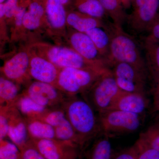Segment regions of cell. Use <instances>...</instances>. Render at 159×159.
Masks as SVG:
<instances>
[{
	"mask_svg": "<svg viewBox=\"0 0 159 159\" xmlns=\"http://www.w3.org/2000/svg\"><path fill=\"white\" fill-rule=\"evenodd\" d=\"M61 107L82 146L101 133L99 118L84 98L77 96L68 97Z\"/></svg>",
	"mask_w": 159,
	"mask_h": 159,
	"instance_id": "1",
	"label": "cell"
},
{
	"mask_svg": "<svg viewBox=\"0 0 159 159\" xmlns=\"http://www.w3.org/2000/svg\"><path fill=\"white\" fill-rule=\"evenodd\" d=\"M110 36L109 54L107 64L110 69L117 62H125L145 71L146 63L139 46L133 38L123 30L122 26L113 23L107 25Z\"/></svg>",
	"mask_w": 159,
	"mask_h": 159,
	"instance_id": "2",
	"label": "cell"
},
{
	"mask_svg": "<svg viewBox=\"0 0 159 159\" xmlns=\"http://www.w3.org/2000/svg\"><path fill=\"white\" fill-rule=\"evenodd\" d=\"M29 48L60 69L74 68L95 70L109 69L105 65L86 59L70 47L37 42L30 44Z\"/></svg>",
	"mask_w": 159,
	"mask_h": 159,
	"instance_id": "3",
	"label": "cell"
},
{
	"mask_svg": "<svg viewBox=\"0 0 159 159\" xmlns=\"http://www.w3.org/2000/svg\"><path fill=\"white\" fill-rule=\"evenodd\" d=\"M122 91L109 69L101 74L81 95L94 110L100 114L110 109L115 99Z\"/></svg>",
	"mask_w": 159,
	"mask_h": 159,
	"instance_id": "4",
	"label": "cell"
},
{
	"mask_svg": "<svg viewBox=\"0 0 159 159\" xmlns=\"http://www.w3.org/2000/svg\"><path fill=\"white\" fill-rule=\"evenodd\" d=\"M103 70L65 68L61 69L56 87L69 96L82 95L103 73Z\"/></svg>",
	"mask_w": 159,
	"mask_h": 159,
	"instance_id": "5",
	"label": "cell"
},
{
	"mask_svg": "<svg viewBox=\"0 0 159 159\" xmlns=\"http://www.w3.org/2000/svg\"><path fill=\"white\" fill-rule=\"evenodd\" d=\"M141 116L118 110H110L99 114L101 133L108 137L136 131L142 124Z\"/></svg>",
	"mask_w": 159,
	"mask_h": 159,
	"instance_id": "6",
	"label": "cell"
},
{
	"mask_svg": "<svg viewBox=\"0 0 159 159\" xmlns=\"http://www.w3.org/2000/svg\"><path fill=\"white\" fill-rule=\"evenodd\" d=\"M111 68L115 80L122 90L144 93L145 71L125 62L116 63Z\"/></svg>",
	"mask_w": 159,
	"mask_h": 159,
	"instance_id": "7",
	"label": "cell"
},
{
	"mask_svg": "<svg viewBox=\"0 0 159 159\" xmlns=\"http://www.w3.org/2000/svg\"><path fill=\"white\" fill-rule=\"evenodd\" d=\"M22 93L47 108L61 106L69 97L52 84L36 80L29 83Z\"/></svg>",
	"mask_w": 159,
	"mask_h": 159,
	"instance_id": "8",
	"label": "cell"
},
{
	"mask_svg": "<svg viewBox=\"0 0 159 159\" xmlns=\"http://www.w3.org/2000/svg\"><path fill=\"white\" fill-rule=\"evenodd\" d=\"M132 12L126 20L134 30L139 32L148 31L158 14L159 0H134Z\"/></svg>",
	"mask_w": 159,
	"mask_h": 159,
	"instance_id": "9",
	"label": "cell"
},
{
	"mask_svg": "<svg viewBox=\"0 0 159 159\" xmlns=\"http://www.w3.org/2000/svg\"><path fill=\"white\" fill-rule=\"evenodd\" d=\"M30 54L29 48L17 52L4 63L1 75L20 85L27 86L31 82L29 75Z\"/></svg>",
	"mask_w": 159,
	"mask_h": 159,
	"instance_id": "10",
	"label": "cell"
},
{
	"mask_svg": "<svg viewBox=\"0 0 159 159\" xmlns=\"http://www.w3.org/2000/svg\"><path fill=\"white\" fill-rule=\"evenodd\" d=\"M30 139L46 159H74V148L77 146L74 143L57 139Z\"/></svg>",
	"mask_w": 159,
	"mask_h": 159,
	"instance_id": "11",
	"label": "cell"
},
{
	"mask_svg": "<svg viewBox=\"0 0 159 159\" xmlns=\"http://www.w3.org/2000/svg\"><path fill=\"white\" fill-rule=\"evenodd\" d=\"M65 37L68 43L69 47L86 59L105 65L107 67L105 59L86 33L71 29L70 32L66 33Z\"/></svg>",
	"mask_w": 159,
	"mask_h": 159,
	"instance_id": "12",
	"label": "cell"
},
{
	"mask_svg": "<svg viewBox=\"0 0 159 159\" xmlns=\"http://www.w3.org/2000/svg\"><path fill=\"white\" fill-rule=\"evenodd\" d=\"M46 29L51 35L65 37L67 11L60 0H46Z\"/></svg>",
	"mask_w": 159,
	"mask_h": 159,
	"instance_id": "13",
	"label": "cell"
},
{
	"mask_svg": "<svg viewBox=\"0 0 159 159\" xmlns=\"http://www.w3.org/2000/svg\"><path fill=\"white\" fill-rule=\"evenodd\" d=\"M29 50L30 54L29 72L31 78L36 81L50 84L56 87L57 77L61 69L29 48Z\"/></svg>",
	"mask_w": 159,
	"mask_h": 159,
	"instance_id": "14",
	"label": "cell"
},
{
	"mask_svg": "<svg viewBox=\"0 0 159 159\" xmlns=\"http://www.w3.org/2000/svg\"><path fill=\"white\" fill-rule=\"evenodd\" d=\"M6 111L8 122V137L20 149L30 141L24 117L15 106H0Z\"/></svg>",
	"mask_w": 159,
	"mask_h": 159,
	"instance_id": "15",
	"label": "cell"
},
{
	"mask_svg": "<svg viewBox=\"0 0 159 159\" xmlns=\"http://www.w3.org/2000/svg\"><path fill=\"white\" fill-rule=\"evenodd\" d=\"M147 105V99L144 93L122 91L115 99L110 110L125 111L141 116L146 111Z\"/></svg>",
	"mask_w": 159,
	"mask_h": 159,
	"instance_id": "16",
	"label": "cell"
},
{
	"mask_svg": "<svg viewBox=\"0 0 159 159\" xmlns=\"http://www.w3.org/2000/svg\"><path fill=\"white\" fill-rule=\"evenodd\" d=\"M46 0H29L23 25L25 31H34L46 29Z\"/></svg>",
	"mask_w": 159,
	"mask_h": 159,
	"instance_id": "17",
	"label": "cell"
},
{
	"mask_svg": "<svg viewBox=\"0 0 159 159\" xmlns=\"http://www.w3.org/2000/svg\"><path fill=\"white\" fill-rule=\"evenodd\" d=\"M66 23L67 26L70 29L85 33L94 28H105L107 26L103 20L92 17L74 10L67 11Z\"/></svg>",
	"mask_w": 159,
	"mask_h": 159,
	"instance_id": "18",
	"label": "cell"
},
{
	"mask_svg": "<svg viewBox=\"0 0 159 159\" xmlns=\"http://www.w3.org/2000/svg\"><path fill=\"white\" fill-rule=\"evenodd\" d=\"M24 117L30 139H56L54 128L50 124L39 119Z\"/></svg>",
	"mask_w": 159,
	"mask_h": 159,
	"instance_id": "19",
	"label": "cell"
},
{
	"mask_svg": "<svg viewBox=\"0 0 159 159\" xmlns=\"http://www.w3.org/2000/svg\"><path fill=\"white\" fill-rule=\"evenodd\" d=\"M20 85L2 75L0 77V106L15 105L21 93Z\"/></svg>",
	"mask_w": 159,
	"mask_h": 159,
	"instance_id": "20",
	"label": "cell"
},
{
	"mask_svg": "<svg viewBox=\"0 0 159 159\" xmlns=\"http://www.w3.org/2000/svg\"><path fill=\"white\" fill-rule=\"evenodd\" d=\"M71 6L73 10L96 18L103 20L107 16L99 0H73Z\"/></svg>",
	"mask_w": 159,
	"mask_h": 159,
	"instance_id": "21",
	"label": "cell"
},
{
	"mask_svg": "<svg viewBox=\"0 0 159 159\" xmlns=\"http://www.w3.org/2000/svg\"><path fill=\"white\" fill-rule=\"evenodd\" d=\"M86 33L92 40L99 53L105 59L107 64L109 54L110 36L106 27H97Z\"/></svg>",
	"mask_w": 159,
	"mask_h": 159,
	"instance_id": "22",
	"label": "cell"
},
{
	"mask_svg": "<svg viewBox=\"0 0 159 159\" xmlns=\"http://www.w3.org/2000/svg\"><path fill=\"white\" fill-rule=\"evenodd\" d=\"M106 13L111 19L113 23L122 26L127 20L128 15L120 0H99Z\"/></svg>",
	"mask_w": 159,
	"mask_h": 159,
	"instance_id": "23",
	"label": "cell"
},
{
	"mask_svg": "<svg viewBox=\"0 0 159 159\" xmlns=\"http://www.w3.org/2000/svg\"><path fill=\"white\" fill-rule=\"evenodd\" d=\"M23 116L34 118L47 108L38 104L29 96L21 93L15 104Z\"/></svg>",
	"mask_w": 159,
	"mask_h": 159,
	"instance_id": "24",
	"label": "cell"
},
{
	"mask_svg": "<svg viewBox=\"0 0 159 159\" xmlns=\"http://www.w3.org/2000/svg\"><path fill=\"white\" fill-rule=\"evenodd\" d=\"M102 134V136L97 139L93 145L89 159H112V148L110 137Z\"/></svg>",
	"mask_w": 159,
	"mask_h": 159,
	"instance_id": "25",
	"label": "cell"
},
{
	"mask_svg": "<svg viewBox=\"0 0 159 159\" xmlns=\"http://www.w3.org/2000/svg\"><path fill=\"white\" fill-rule=\"evenodd\" d=\"M140 145L159 152V122L151 125L140 134L136 141Z\"/></svg>",
	"mask_w": 159,
	"mask_h": 159,
	"instance_id": "26",
	"label": "cell"
},
{
	"mask_svg": "<svg viewBox=\"0 0 159 159\" xmlns=\"http://www.w3.org/2000/svg\"><path fill=\"white\" fill-rule=\"evenodd\" d=\"M20 158V150L17 145L6 139L0 140V159Z\"/></svg>",
	"mask_w": 159,
	"mask_h": 159,
	"instance_id": "27",
	"label": "cell"
},
{
	"mask_svg": "<svg viewBox=\"0 0 159 159\" xmlns=\"http://www.w3.org/2000/svg\"><path fill=\"white\" fill-rule=\"evenodd\" d=\"M144 47L146 57L150 64L159 71V44L157 42L146 38Z\"/></svg>",
	"mask_w": 159,
	"mask_h": 159,
	"instance_id": "28",
	"label": "cell"
},
{
	"mask_svg": "<svg viewBox=\"0 0 159 159\" xmlns=\"http://www.w3.org/2000/svg\"><path fill=\"white\" fill-rule=\"evenodd\" d=\"M20 159H46L37 148L29 141L28 144L20 149Z\"/></svg>",
	"mask_w": 159,
	"mask_h": 159,
	"instance_id": "29",
	"label": "cell"
},
{
	"mask_svg": "<svg viewBox=\"0 0 159 159\" xmlns=\"http://www.w3.org/2000/svg\"><path fill=\"white\" fill-rule=\"evenodd\" d=\"M20 0H6L4 2L5 7V20L6 25L11 26L16 12L17 10Z\"/></svg>",
	"mask_w": 159,
	"mask_h": 159,
	"instance_id": "30",
	"label": "cell"
},
{
	"mask_svg": "<svg viewBox=\"0 0 159 159\" xmlns=\"http://www.w3.org/2000/svg\"><path fill=\"white\" fill-rule=\"evenodd\" d=\"M139 151V146L135 142L132 146L119 152L112 159H137Z\"/></svg>",
	"mask_w": 159,
	"mask_h": 159,
	"instance_id": "31",
	"label": "cell"
},
{
	"mask_svg": "<svg viewBox=\"0 0 159 159\" xmlns=\"http://www.w3.org/2000/svg\"><path fill=\"white\" fill-rule=\"evenodd\" d=\"M139 147V153L137 159H159V152L153 148L142 146L137 142Z\"/></svg>",
	"mask_w": 159,
	"mask_h": 159,
	"instance_id": "32",
	"label": "cell"
},
{
	"mask_svg": "<svg viewBox=\"0 0 159 159\" xmlns=\"http://www.w3.org/2000/svg\"><path fill=\"white\" fill-rule=\"evenodd\" d=\"M9 122L6 111L0 107V140L8 138Z\"/></svg>",
	"mask_w": 159,
	"mask_h": 159,
	"instance_id": "33",
	"label": "cell"
},
{
	"mask_svg": "<svg viewBox=\"0 0 159 159\" xmlns=\"http://www.w3.org/2000/svg\"><path fill=\"white\" fill-rule=\"evenodd\" d=\"M148 31L149 32V35L146 38L159 43V14L157 15L156 17L149 27Z\"/></svg>",
	"mask_w": 159,
	"mask_h": 159,
	"instance_id": "34",
	"label": "cell"
},
{
	"mask_svg": "<svg viewBox=\"0 0 159 159\" xmlns=\"http://www.w3.org/2000/svg\"><path fill=\"white\" fill-rule=\"evenodd\" d=\"M157 76V87L155 92V103L159 102V71Z\"/></svg>",
	"mask_w": 159,
	"mask_h": 159,
	"instance_id": "35",
	"label": "cell"
},
{
	"mask_svg": "<svg viewBox=\"0 0 159 159\" xmlns=\"http://www.w3.org/2000/svg\"><path fill=\"white\" fill-rule=\"evenodd\" d=\"M134 0H120L122 6L125 9H129L131 6Z\"/></svg>",
	"mask_w": 159,
	"mask_h": 159,
	"instance_id": "36",
	"label": "cell"
},
{
	"mask_svg": "<svg viewBox=\"0 0 159 159\" xmlns=\"http://www.w3.org/2000/svg\"><path fill=\"white\" fill-rule=\"evenodd\" d=\"M65 7L72 6L73 0H60Z\"/></svg>",
	"mask_w": 159,
	"mask_h": 159,
	"instance_id": "37",
	"label": "cell"
},
{
	"mask_svg": "<svg viewBox=\"0 0 159 159\" xmlns=\"http://www.w3.org/2000/svg\"><path fill=\"white\" fill-rule=\"evenodd\" d=\"M155 104L157 110V111L159 112V102H157V103H155Z\"/></svg>",
	"mask_w": 159,
	"mask_h": 159,
	"instance_id": "38",
	"label": "cell"
},
{
	"mask_svg": "<svg viewBox=\"0 0 159 159\" xmlns=\"http://www.w3.org/2000/svg\"><path fill=\"white\" fill-rule=\"evenodd\" d=\"M6 1V0H0V4H1V3H3L5 2Z\"/></svg>",
	"mask_w": 159,
	"mask_h": 159,
	"instance_id": "39",
	"label": "cell"
}]
</instances>
